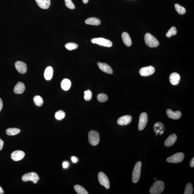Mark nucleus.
Masks as SVG:
<instances>
[{
	"mask_svg": "<svg viewBox=\"0 0 194 194\" xmlns=\"http://www.w3.org/2000/svg\"><path fill=\"white\" fill-rule=\"evenodd\" d=\"M165 188L164 183L162 181H155L153 185L150 189V192L151 194H160L163 191Z\"/></svg>",
	"mask_w": 194,
	"mask_h": 194,
	"instance_id": "nucleus-1",
	"label": "nucleus"
},
{
	"mask_svg": "<svg viewBox=\"0 0 194 194\" xmlns=\"http://www.w3.org/2000/svg\"><path fill=\"white\" fill-rule=\"evenodd\" d=\"M145 41L146 44L151 48L156 47L159 45V42L156 38L149 33L145 34Z\"/></svg>",
	"mask_w": 194,
	"mask_h": 194,
	"instance_id": "nucleus-2",
	"label": "nucleus"
},
{
	"mask_svg": "<svg viewBox=\"0 0 194 194\" xmlns=\"http://www.w3.org/2000/svg\"><path fill=\"white\" fill-rule=\"evenodd\" d=\"M141 166L142 163L140 161L137 162L134 166L132 176V180L134 183H137L140 178Z\"/></svg>",
	"mask_w": 194,
	"mask_h": 194,
	"instance_id": "nucleus-3",
	"label": "nucleus"
},
{
	"mask_svg": "<svg viewBox=\"0 0 194 194\" xmlns=\"http://www.w3.org/2000/svg\"><path fill=\"white\" fill-rule=\"evenodd\" d=\"M22 179L25 182L30 181H32L34 184H36L39 180V177L36 173L32 172L26 173L23 175L22 177Z\"/></svg>",
	"mask_w": 194,
	"mask_h": 194,
	"instance_id": "nucleus-4",
	"label": "nucleus"
},
{
	"mask_svg": "<svg viewBox=\"0 0 194 194\" xmlns=\"http://www.w3.org/2000/svg\"><path fill=\"white\" fill-rule=\"evenodd\" d=\"M88 139L90 143L94 146L98 145L100 141L99 133L95 131H91L89 132L88 134Z\"/></svg>",
	"mask_w": 194,
	"mask_h": 194,
	"instance_id": "nucleus-5",
	"label": "nucleus"
},
{
	"mask_svg": "<svg viewBox=\"0 0 194 194\" xmlns=\"http://www.w3.org/2000/svg\"><path fill=\"white\" fill-rule=\"evenodd\" d=\"M91 42L105 47H111L113 46V43L110 40L104 38H99L92 39Z\"/></svg>",
	"mask_w": 194,
	"mask_h": 194,
	"instance_id": "nucleus-6",
	"label": "nucleus"
},
{
	"mask_svg": "<svg viewBox=\"0 0 194 194\" xmlns=\"http://www.w3.org/2000/svg\"><path fill=\"white\" fill-rule=\"evenodd\" d=\"M184 155L182 153H178L172 155L167 159V162L173 163L181 162L184 159Z\"/></svg>",
	"mask_w": 194,
	"mask_h": 194,
	"instance_id": "nucleus-7",
	"label": "nucleus"
},
{
	"mask_svg": "<svg viewBox=\"0 0 194 194\" xmlns=\"http://www.w3.org/2000/svg\"><path fill=\"white\" fill-rule=\"evenodd\" d=\"M99 183L102 185L104 186L107 189L110 188V182L108 177L102 172H99L98 175Z\"/></svg>",
	"mask_w": 194,
	"mask_h": 194,
	"instance_id": "nucleus-8",
	"label": "nucleus"
},
{
	"mask_svg": "<svg viewBox=\"0 0 194 194\" xmlns=\"http://www.w3.org/2000/svg\"><path fill=\"white\" fill-rule=\"evenodd\" d=\"M155 69L152 66H149L141 68L139 70V73L142 76H148L154 74Z\"/></svg>",
	"mask_w": 194,
	"mask_h": 194,
	"instance_id": "nucleus-9",
	"label": "nucleus"
},
{
	"mask_svg": "<svg viewBox=\"0 0 194 194\" xmlns=\"http://www.w3.org/2000/svg\"><path fill=\"white\" fill-rule=\"evenodd\" d=\"M148 120V116L146 113H141L139 116V131H142L145 128Z\"/></svg>",
	"mask_w": 194,
	"mask_h": 194,
	"instance_id": "nucleus-10",
	"label": "nucleus"
},
{
	"mask_svg": "<svg viewBox=\"0 0 194 194\" xmlns=\"http://www.w3.org/2000/svg\"><path fill=\"white\" fill-rule=\"evenodd\" d=\"M25 156L24 151L21 150H16L11 154V158L15 161H18L22 159Z\"/></svg>",
	"mask_w": 194,
	"mask_h": 194,
	"instance_id": "nucleus-11",
	"label": "nucleus"
},
{
	"mask_svg": "<svg viewBox=\"0 0 194 194\" xmlns=\"http://www.w3.org/2000/svg\"><path fill=\"white\" fill-rule=\"evenodd\" d=\"M15 66L17 70L21 74H24L27 70V67L24 62L18 61L15 62Z\"/></svg>",
	"mask_w": 194,
	"mask_h": 194,
	"instance_id": "nucleus-12",
	"label": "nucleus"
},
{
	"mask_svg": "<svg viewBox=\"0 0 194 194\" xmlns=\"http://www.w3.org/2000/svg\"><path fill=\"white\" fill-rule=\"evenodd\" d=\"M132 116L130 115L125 116L119 118L117 121L118 125H128L132 121Z\"/></svg>",
	"mask_w": 194,
	"mask_h": 194,
	"instance_id": "nucleus-13",
	"label": "nucleus"
},
{
	"mask_svg": "<svg viewBox=\"0 0 194 194\" xmlns=\"http://www.w3.org/2000/svg\"><path fill=\"white\" fill-rule=\"evenodd\" d=\"M167 116L170 118L177 120L181 118V113L179 111H173L171 109H168L167 111Z\"/></svg>",
	"mask_w": 194,
	"mask_h": 194,
	"instance_id": "nucleus-14",
	"label": "nucleus"
},
{
	"mask_svg": "<svg viewBox=\"0 0 194 194\" xmlns=\"http://www.w3.org/2000/svg\"><path fill=\"white\" fill-rule=\"evenodd\" d=\"M99 68L103 72L106 74H111L113 73V70L111 67L105 63L98 62L97 63Z\"/></svg>",
	"mask_w": 194,
	"mask_h": 194,
	"instance_id": "nucleus-15",
	"label": "nucleus"
},
{
	"mask_svg": "<svg viewBox=\"0 0 194 194\" xmlns=\"http://www.w3.org/2000/svg\"><path fill=\"white\" fill-rule=\"evenodd\" d=\"M181 80V76L179 74L176 72L172 73L169 76L170 83L173 85H176L179 84Z\"/></svg>",
	"mask_w": 194,
	"mask_h": 194,
	"instance_id": "nucleus-16",
	"label": "nucleus"
},
{
	"mask_svg": "<svg viewBox=\"0 0 194 194\" xmlns=\"http://www.w3.org/2000/svg\"><path fill=\"white\" fill-rule=\"evenodd\" d=\"M153 130L156 133V135L158 134L162 135L164 131V125L161 122H157L153 126Z\"/></svg>",
	"mask_w": 194,
	"mask_h": 194,
	"instance_id": "nucleus-17",
	"label": "nucleus"
},
{
	"mask_svg": "<svg viewBox=\"0 0 194 194\" xmlns=\"http://www.w3.org/2000/svg\"><path fill=\"white\" fill-rule=\"evenodd\" d=\"M177 139L176 134H173L170 135L165 141L164 144L166 146L170 147L174 145Z\"/></svg>",
	"mask_w": 194,
	"mask_h": 194,
	"instance_id": "nucleus-18",
	"label": "nucleus"
},
{
	"mask_svg": "<svg viewBox=\"0 0 194 194\" xmlns=\"http://www.w3.org/2000/svg\"><path fill=\"white\" fill-rule=\"evenodd\" d=\"M38 5L41 8L47 9L50 5V0H35Z\"/></svg>",
	"mask_w": 194,
	"mask_h": 194,
	"instance_id": "nucleus-19",
	"label": "nucleus"
},
{
	"mask_svg": "<svg viewBox=\"0 0 194 194\" xmlns=\"http://www.w3.org/2000/svg\"><path fill=\"white\" fill-rule=\"evenodd\" d=\"M25 89L24 84L21 82H18L14 88V92L16 94H22Z\"/></svg>",
	"mask_w": 194,
	"mask_h": 194,
	"instance_id": "nucleus-20",
	"label": "nucleus"
},
{
	"mask_svg": "<svg viewBox=\"0 0 194 194\" xmlns=\"http://www.w3.org/2000/svg\"><path fill=\"white\" fill-rule=\"evenodd\" d=\"M122 37L123 41L124 44L127 46H130L132 44V40L131 37L128 33L126 32H124L122 33Z\"/></svg>",
	"mask_w": 194,
	"mask_h": 194,
	"instance_id": "nucleus-21",
	"label": "nucleus"
},
{
	"mask_svg": "<svg viewBox=\"0 0 194 194\" xmlns=\"http://www.w3.org/2000/svg\"><path fill=\"white\" fill-rule=\"evenodd\" d=\"M53 69L52 67L49 66L46 68L45 70L44 76L45 79L47 80H50L52 79L53 75Z\"/></svg>",
	"mask_w": 194,
	"mask_h": 194,
	"instance_id": "nucleus-22",
	"label": "nucleus"
},
{
	"mask_svg": "<svg viewBox=\"0 0 194 194\" xmlns=\"http://www.w3.org/2000/svg\"><path fill=\"white\" fill-rule=\"evenodd\" d=\"M85 22L87 24L97 26L100 25L101 21L99 18H88L85 20Z\"/></svg>",
	"mask_w": 194,
	"mask_h": 194,
	"instance_id": "nucleus-23",
	"label": "nucleus"
},
{
	"mask_svg": "<svg viewBox=\"0 0 194 194\" xmlns=\"http://www.w3.org/2000/svg\"><path fill=\"white\" fill-rule=\"evenodd\" d=\"M71 83L69 80L64 79L61 83V87L65 91H67L71 88Z\"/></svg>",
	"mask_w": 194,
	"mask_h": 194,
	"instance_id": "nucleus-24",
	"label": "nucleus"
},
{
	"mask_svg": "<svg viewBox=\"0 0 194 194\" xmlns=\"http://www.w3.org/2000/svg\"><path fill=\"white\" fill-rule=\"evenodd\" d=\"M6 133L8 136H15L18 134L20 132L19 129L17 128H9L6 130Z\"/></svg>",
	"mask_w": 194,
	"mask_h": 194,
	"instance_id": "nucleus-25",
	"label": "nucleus"
},
{
	"mask_svg": "<svg viewBox=\"0 0 194 194\" xmlns=\"http://www.w3.org/2000/svg\"><path fill=\"white\" fill-rule=\"evenodd\" d=\"M76 191L78 194H88V192L82 186L79 185H76L74 187Z\"/></svg>",
	"mask_w": 194,
	"mask_h": 194,
	"instance_id": "nucleus-26",
	"label": "nucleus"
},
{
	"mask_svg": "<svg viewBox=\"0 0 194 194\" xmlns=\"http://www.w3.org/2000/svg\"><path fill=\"white\" fill-rule=\"evenodd\" d=\"M175 8L177 12L180 15L184 14L186 12V9L183 6L180 5L179 4H175Z\"/></svg>",
	"mask_w": 194,
	"mask_h": 194,
	"instance_id": "nucleus-27",
	"label": "nucleus"
},
{
	"mask_svg": "<svg viewBox=\"0 0 194 194\" xmlns=\"http://www.w3.org/2000/svg\"><path fill=\"white\" fill-rule=\"evenodd\" d=\"M193 186L191 183H188L186 186L184 191V194H192L193 193Z\"/></svg>",
	"mask_w": 194,
	"mask_h": 194,
	"instance_id": "nucleus-28",
	"label": "nucleus"
},
{
	"mask_svg": "<svg viewBox=\"0 0 194 194\" xmlns=\"http://www.w3.org/2000/svg\"><path fill=\"white\" fill-rule=\"evenodd\" d=\"M34 101L37 106H41L43 105V101L42 98L39 96H36L34 98Z\"/></svg>",
	"mask_w": 194,
	"mask_h": 194,
	"instance_id": "nucleus-29",
	"label": "nucleus"
},
{
	"mask_svg": "<svg viewBox=\"0 0 194 194\" xmlns=\"http://www.w3.org/2000/svg\"><path fill=\"white\" fill-rule=\"evenodd\" d=\"M177 32V31L176 27L173 26L170 29H169L168 32L166 34V36L167 38H170L172 36L176 35Z\"/></svg>",
	"mask_w": 194,
	"mask_h": 194,
	"instance_id": "nucleus-30",
	"label": "nucleus"
},
{
	"mask_svg": "<svg viewBox=\"0 0 194 194\" xmlns=\"http://www.w3.org/2000/svg\"><path fill=\"white\" fill-rule=\"evenodd\" d=\"M65 47L69 50L76 49L78 47V45L76 43H69L65 45Z\"/></svg>",
	"mask_w": 194,
	"mask_h": 194,
	"instance_id": "nucleus-31",
	"label": "nucleus"
},
{
	"mask_svg": "<svg viewBox=\"0 0 194 194\" xmlns=\"http://www.w3.org/2000/svg\"><path fill=\"white\" fill-rule=\"evenodd\" d=\"M55 118L58 120H61L64 118L65 116V113L62 111H60L55 113Z\"/></svg>",
	"mask_w": 194,
	"mask_h": 194,
	"instance_id": "nucleus-32",
	"label": "nucleus"
},
{
	"mask_svg": "<svg viewBox=\"0 0 194 194\" xmlns=\"http://www.w3.org/2000/svg\"><path fill=\"white\" fill-rule=\"evenodd\" d=\"M97 99L99 102H106L108 100V97L106 94H100L97 95Z\"/></svg>",
	"mask_w": 194,
	"mask_h": 194,
	"instance_id": "nucleus-33",
	"label": "nucleus"
},
{
	"mask_svg": "<svg viewBox=\"0 0 194 194\" xmlns=\"http://www.w3.org/2000/svg\"><path fill=\"white\" fill-rule=\"evenodd\" d=\"M84 97L86 101L91 100L92 97V93L90 90H88L84 92Z\"/></svg>",
	"mask_w": 194,
	"mask_h": 194,
	"instance_id": "nucleus-34",
	"label": "nucleus"
},
{
	"mask_svg": "<svg viewBox=\"0 0 194 194\" xmlns=\"http://www.w3.org/2000/svg\"><path fill=\"white\" fill-rule=\"evenodd\" d=\"M65 4L68 8L72 10L75 8V6L71 0H65Z\"/></svg>",
	"mask_w": 194,
	"mask_h": 194,
	"instance_id": "nucleus-35",
	"label": "nucleus"
},
{
	"mask_svg": "<svg viewBox=\"0 0 194 194\" xmlns=\"http://www.w3.org/2000/svg\"><path fill=\"white\" fill-rule=\"evenodd\" d=\"M68 165H69V164H68V162H66V161H64V162L63 163V168H67L68 167Z\"/></svg>",
	"mask_w": 194,
	"mask_h": 194,
	"instance_id": "nucleus-36",
	"label": "nucleus"
},
{
	"mask_svg": "<svg viewBox=\"0 0 194 194\" xmlns=\"http://www.w3.org/2000/svg\"><path fill=\"white\" fill-rule=\"evenodd\" d=\"M4 145V142L1 139H0V150H2L3 146Z\"/></svg>",
	"mask_w": 194,
	"mask_h": 194,
	"instance_id": "nucleus-37",
	"label": "nucleus"
},
{
	"mask_svg": "<svg viewBox=\"0 0 194 194\" xmlns=\"http://www.w3.org/2000/svg\"><path fill=\"white\" fill-rule=\"evenodd\" d=\"M190 167H194V158L193 157L190 160Z\"/></svg>",
	"mask_w": 194,
	"mask_h": 194,
	"instance_id": "nucleus-38",
	"label": "nucleus"
},
{
	"mask_svg": "<svg viewBox=\"0 0 194 194\" xmlns=\"http://www.w3.org/2000/svg\"><path fill=\"white\" fill-rule=\"evenodd\" d=\"M71 160H72V162L74 163L76 162L77 161V158L74 156L72 157V158H71Z\"/></svg>",
	"mask_w": 194,
	"mask_h": 194,
	"instance_id": "nucleus-39",
	"label": "nucleus"
},
{
	"mask_svg": "<svg viewBox=\"0 0 194 194\" xmlns=\"http://www.w3.org/2000/svg\"><path fill=\"white\" fill-rule=\"evenodd\" d=\"M3 102L2 100H1V99L0 98V111H1V109H2L3 107Z\"/></svg>",
	"mask_w": 194,
	"mask_h": 194,
	"instance_id": "nucleus-40",
	"label": "nucleus"
},
{
	"mask_svg": "<svg viewBox=\"0 0 194 194\" xmlns=\"http://www.w3.org/2000/svg\"><path fill=\"white\" fill-rule=\"evenodd\" d=\"M4 193V190L1 186H0V194H3Z\"/></svg>",
	"mask_w": 194,
	"mask_h": 194,
	"instance_id": "nucleus-41",
	"label": "nucleus"
},
{
	"mask_svg": "<svg viewBox=\"0 0 194 194\" xmlns=\"http://www.w3.org/2000/svg\"><path fill=\"white\" fill-rule=\"evenodd\" d=\"M88 1H89V0H83V3L85 4H87Z\"/></svg>",
	"mask_w": 194,
	"mask_h": 194,
	"instance_id": "nucleus-42",
	"label": "nucleus"
}]
</instances>
